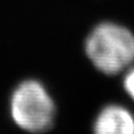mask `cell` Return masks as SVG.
I'll return each instance as SVG.
<instances>
[{
  "instance_id": "6da1fadb",
  "label": "cell",
  "mask_w": 134,
  "mask_h": 134,
  "mask_svg": "<svg viewBox=\"0 0 134 134\" xmlns=\"http://www.w3.org/2000/svg\"><path fill=\"white\" fill-rule=\"evenodd\" d=\"M85 52L93 65L102 73L119 74L134 60V36L120 25L99 24L87 37Z\"/></svg>"
},
{
  "instance_id": "7a4b0ae2",
  "label": "cell",
  "mask_w": 134,
  "mask_h": 134,
  "mask_svg": "<svg viewBox=\"0 0 134 134\" xmlns=\"http://www.w3.org/2000/svg\"><path fill=\"white\" fill-rule=\"evenodd\" d=\"M10 112L20 129L30 133H43L54 124L55 104L43 84L28 79L19 84L12 93Z\"/></svg>"
},
{
  "instance_id": "3957f363",
  "label": "cell",
  "mask_w": 134,
  "mask_h": 134,
  "mask_svg": "<svg viewBox=\"0 0 134 134\" xmlns=\"http://www.w3.org/2000/svg\"><path fill=\"white\" fill-rule=\"evenodd\" d=\"M94 134H134V117L120 105H107L94 123Z\"/></svg>"
},
{
  "instance_id": "277c9868",
  "label": "cell",
  "mask_w": 134,
  "mask_h": 134,
  "mask_svg": "<svg viewBox=\"0 0 134 134\" xmlns=\"http://www.w3.org/2000/svg\"><path fill=\"white\" fill-rule=\"evenodd\" d=\"M124 88L126 91V93L131 96L132 99L134 100V69H131L126 75H125Z\"/></svg>"
}]
</instances>
